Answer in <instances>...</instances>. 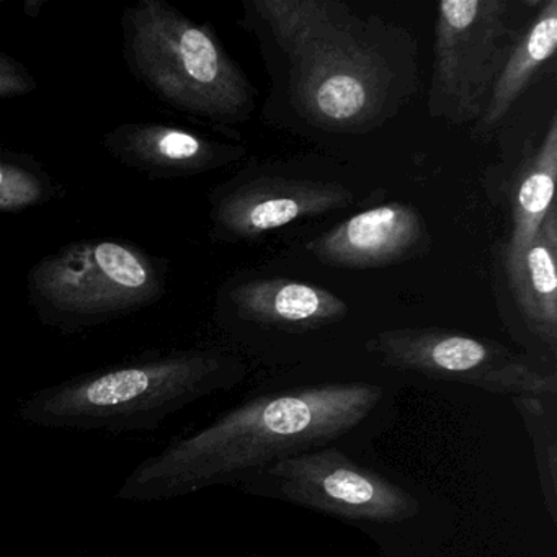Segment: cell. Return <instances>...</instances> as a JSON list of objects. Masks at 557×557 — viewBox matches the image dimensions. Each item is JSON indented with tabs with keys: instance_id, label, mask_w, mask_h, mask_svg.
I'll return each mask as SVG.
<instances>
[{
	"instance_id": "obj_1",
	"label": "cell",
	"mask_w": 557,
	"mask_h": 557,
	"mask_svg": "<svg viewBox=\"0 0 557 557\" xmlns=\"http://www.w3.org/2000/svg\"><path fill=\"white\" fill-rule=\"evenodd\" d=\"M383 400L370 383H327L263 394L139 462L116 497L169 500L250 481L289 456L325 448L360 429Z\"/></svg>"
},
{
	"instance_id": "obj_2",
	"label": "cell",
	"mask_w": 557,
	"mask_h": 557,
	"mask_svg": "<svg viewBox=\"0 0 557 557\" xmlns=\"http://www.w3.org/2000/svg\"><path fill=\"white\" fill-rule=\"evenodd\" d=\"M288 64L289 97L315 128L361 133L400 106L416 67L412 38L334 0H256Z\"/></svg>"
},
{
	"instance_id": "obj_3",
	"label": "cell",
	"mask_w": 557,
	"mask_h": 557,
	"mask_svg": "<svg viewBox=\"0 0 557 557\" xmlns=\"http://www.w3.org/2000/svg\"><path fill=\"white\" fill-rule=\"evenodd\" d=\"M243 367L211 350L172 351L81 374L30 394L18 417L44 429L151 432L188 404L233 387Z\"/></svg>"
},
{
	"instance_id": "obj_4",
	"label": "cell",
	"mask_w": 557,
	"mask_h": 557,
	"mask_svg": "<svg viewBox=\"0 0 557 557\" xmlns=\"http://www.w3.org/2000/svg\"><path fill=\"white\" fill-rule=\"evenodd\" d=\"M122 27L128 70L162 102L221 125L249 119L256 89L210 25L165 0H139Z\"/></svg>"
},
{
	"instance_id": "obj_5",
	"label": "cell",
	"mask_w": 557,
	"mask_h": 557,
	"mask_svg": "<svg viewBox=\"0 0 557 557\" xmlns=\"http://www.w3.org/2000/svg\"><path fill=\"white\" fill-rule=\"evenodd\" d=\"M165 275V262L133 244L77 240L32 267L28 298L41 324L74 334L154 305Z\"/></svg>"
},
{
	"instance_id": "obj_6",
	"label": "cell",
	"mask_w": 557,
	"mask_h": 557,
	"mask_svg": "<svg viewBox=\"0 0 557 557\" xmlns=\"http://www.w3.org/2000/svg\"><path fill=\"white\" fill-rule=\"evenodd\" d=\"M527 2L446 0L438 4L429 113L453 125L479 122L513 48Z\"/></svg>"
},
{
	"instance_id": "obj_7",
	"label": "cell",
	"mask_w": 557,
	"mask_h": 557,
	"mask_svg": "<svg viewBox=\"0 0 557 557\" xmlns=\"http://www.w3.org/2000/svg\"><path fill=\"white\" fill-rule=\"evenodd\" d=\"M386 367L453 381L511 399H556V373H543L495 342L442 329H394L368 344Z\"/></svg>"
},
{
	"instance_id": "obj_8",
	"label": "cell",
	"mask_w": 557,
	"mask_h": 557,
	"mask_svg": "<svg viewBox=\"0 0 557 557\" xmlns=\"http://www.w3.org/2000/svg\"><path fill=\"white\" fill-rule=\"evenodd\" d=\"M256 478L269 479L275 497L345 520L397 523L420 510L409 492L331 446L289 456Z\"/></svg>"
},
{
	"instance_id": "obj_9",
	"label": "cell",
	"mask_w": 557,
	"mask_h": 557,
	"mask_svg": "<svg viewBox=\"0 0 557 557\" xmlns=\"http://www.w3.org/2000/svg\"><path fill=\"white\" fill-rule=\"evenodd\" d=\"M354 200L337 182L262 177L214 195L211 220L221 239H252L302 218L342 210Z\"/></svg>"
},
{
	"instance_id": "obj_10",
	"label": "cell",
	"mask_w": 557,
	"mask_h": 557,
	"mask_svg": "<svg viewBox=\"0 0 557 557\" xmlns=\"http://www.w3.org/2000/svg\"><path fill=\"white\" fill-rule=\"evenodd\" d=\"M429 233L417 208L387 203L348 218L308 244L325 265L377 269L412 259L425 249Z\"/></svg>"
},
{
	"instance_id": "obj_11",
	"label": "cell",
	"mask_w": 557,
	"mask_h": 557,
	"mask_svg": "<svg viewBox=\"0 0 557 557\" xmlns=\"http://www.w3.org/2000/svg\"><path fill=\"white\" fill-rule=\"evenodd\" d=\"M113 159L152 178L188 177L216 171L240 159L239 146L161 123H125L103 136Z\"/></svg>"
},
{
	"instance_id": "obj_12",
	"label": "cell",
	"mask_w": 557,
	"mask_h": 557,
	"mask_svg": "<svg viewBox=\"0 0 557 557\" xmlns=\"http://www.w3.org/2000/svg\"><path fill=\"white\" fill-rule=\"evenodd\" d=\"M230 299L243 321L286 331L324 327L348 314V306L334 293L295 280H252L236 286Z\"/></svg>"
},
{
	"instance_id": "obj_13",
	"label": "cell",
	"mask_w": 557,
	"mask_h": 557,
	"mask_svg": "<svg viewBox=\"0 0 557 557\" xmlns=\"http://www.w3.org/2000/svg\"><path fill=\"white\" fill-rule=\"evenodd\" d=\"M515 301L544 345H557V210L550 208L517 269L508 272Z\"/></svg>"
},
{
	"instance_id": "obj_14",
	"label": "cell",
	"mask_w": 557,
	"mask_h": 557,
	"mask_svg": "<svg viewBox=\"0 0 557 557\" xmlns=\"http://www.w3.org/2000/svg\"><path fill=\"white\" fill-rule=\"evenodd\" d=\"M557 47V0L540 5L530 27L511 51L492 90L484 115L479 120V132H491L500 125L511 107L523 96L547 61L553 60Z\"/></svg>"
},
{
	"instance_id": "obj_15",
	"label": "cell",
	"mask_w": 557,
	"mask_h": 557,
	"mask_svg": "<svg viewBox=\"0 0 557 557\" xmlns=\"http://www.w3.org/2000/svg\"><path fill=\"white\" fill-rule=\"evenodd\" d=\"M557 175V119H550L549 128L533 159L515 185L511 214L513 226L505 252L507 273L517 269L528 247L533 243L541 223L554 207Z\"/></svg>"
},
{
	"instance_id": "obj_16",
	"label": "cell",
	"mask_w": 557,
	"mask_h": 557,
	"mask_svg": "<svg viewBox=\"0 0 557 557\" xmlns=\"http://www.w3.org/2000/svg\"><path fill=\"white\" fill-rule=\"evenodd\" d=\"M60 197V187L32 156L0 148V214L21 213Z\"/></svg>"
},
{
	"instance_id": "obj_17",
	"label": "cell",
	"mask_w": 557,
	"mask_h": 557,
	"mask_svg": "<svg viewBox=\"0 0 557 557\" xmlns=\"http://www.w3.org/2000/svg\"><path fill=\"white\" fill-rule=\"evenodd\" d=\"M37 89L34 74L14 58L0 51V99L24 97Z\"/></svg>"
}]
</instances>
